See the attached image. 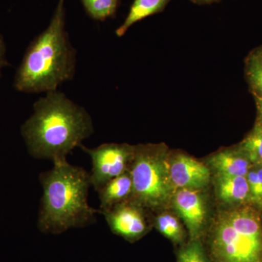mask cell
Listing matches in <instances>:
<instances>
[{
    "instance_id": "cell-20",
    "label": "cell",
    "mask_w": 262,
    "mask_h": 262,
    "mask_svg": "<svg viewBox=\"0 0 262 262\" xmlns=\"http://www.w3.org/2000/svg\"><path fill=\"white\" fill-rule=\"evenodd\" d=\"M5 54H6V46H5L3 37L0 35V77H1L2 70L3 67L8 64Z\"/></svg>"
},
{
    "instance_id": "cell-13",
    "label": "cell",
    "mask_w": 262,
    "mask_h": 262,
    "mask_svg": "<svg viewBox=\"0 0 262 262\" xmlns=\"http://www.w3.org/2000/svg\"><path fill=\"white\" fill-rule=\"evenodd\" d=\"M170 0H134L123 24L116 30L117 37H122L131 26L150 15L163 11Z\"/></svg>"
},
{
    "instance_id": "cell-12",
    "label": "cell",
    "mask_w": 262,
    "mask_h": 262,
    "mask_svg": "<svg viewBox=\"0 0 262 262\" xmlns=\"http://www.w3.org/2000/svg\"><path fill=\"white\" fill-rule=\"evenodd\" d=\"M217 195L227 204L249 203V187L246 177L217 176Z\"/></svg>"
},
{
    "instance_id": "cell-21",
    "label": "cell",
    "mask_w": 262,
    "mask_h": 262,
    "mask_svg": "<svg viewBox=\"0 0 262 262\" xmlns=\"http://www.w3.org/2000/svg\"><path fill=\"white\" fill-rule=\"evenodd\" d=\"M256 100V110H257V122L262 125V98Z\"/></svg>"
},
{
    "instance_id": "cell-6",
    "label": "cell",
    "mask_w": 262,
    "mask_h": 262,
    "mask_svg": "<svg viewBox=\"0 0 262 262\" xmlns=\"http://www.w3.org/2000/svg\"><path fill=\"white\" fill-rule=\"evenodd\" d=\"M80 147L89 155L92 160L90 180L91 186L97 192L108 181L128 171L135 146L124 144H103L94 149H89L82 144Z\"/></svg>"
},
{
    "instance_id": "cell-14",
    "label": "cell",
    "mask_w": 262,
    "mask_h": 262,
    "mask_svg": "<svg viewBox=\"0 0 262 262\" xmlns=\"http://www.w3.org/2000/svg\"><path fill=\"white\" fill-rule=\"evenodd\" d=\"M246 77L255 99L262 98V47L253 50L246 59Z\"/></svg>"
},
{
    "instance_id": "cell-4",
    "label": "cell",
    "mask_w": 262,
    "mask_h": 262,
    "mask_svg": "<svg viewBox=\"0 0 262 262\" xmlns=\"http://www.w3.org/2000/svg\"><path fill=\"white\" fill-rule=\"evenodd\" d=\"M248 205L222 212L213 226V262H262V220Z\"/></svg>"
},
{
    "instance_id": "cell-8",
    "label": "cell",
    "mask_w": 262,
    "mask_h": 262,
    "mask_svg": "<svg viewBox=\"0 0 262 262\" xmlns=\"http://www.w3.org/2000/svg\"><path fill=\"white\" fill-rule=\"evenodd\" d=\"M168 166L169 176L173 187L198 190L208 185L211 177L209 168L188 155L174 157Z\"/></svg>"
},
{
    "instance_id": "cell-19",
    "label": "cell",
    "mask_w": 262,
    "mask_h": 262,
    "mask_svg": "<svg viewBox=\"0 0 262 262\" xmlns=\"http://www.w3.org/2000/svg\"><path fill=\"white\" fill-rule=\"evenodd\" d=\"M178 262H208L204 251L198 241H192L186 247L181 250Z\"/></svg>"
},
{
    "instance_id": "cell-11",
    "label": "cell",
    "mask_w": 262,
    "mask_h": 262,
    "mask_svg": "<svg viewBox=\"0 0 262 262\" xmlns=\"http://www.w3.org/2000/svg\"><path fill=\"white\" fill-rule=\"evenodd\" d=\"M101 202L99 212L111 209L132 198L133 182L130 171L125 172L106 182L97 191Z\"/></svg>"
},
{
    "instance_id": "cell-7",
    "label": "cell",
    "mask_w": 262,
    "mask_h": 262,
    "mask_svg": "<svg viewBox=\"0 0 262 262\" xmlns=\"http://www.w3.org/2000/svg\"><path fill=\"white\" fill-rule=\"evenodd\" d=\"M142 207L144 206L130 199L101 213L104 215L114 233L128 241H136L148 229Z\"/></svg>"
},
{
    "instance_id": "cell-22",
    "label": "cell",
    "mask_w": 262,
    "mask_h": 262,
    "mask_svg": "<svg viewBox=\"0 0 262 262\" xmlns=\"http://www.w3.org/2000/svg\"><path fill=\"white\" fill-rule=\"evenodd\" d=\"M192 1L198 4H208V3H214L218 0H192Z\"/></svg>"
},
{
    "instance_id": "cell-16",
    "label": "cell",
    "mask_w": 262,
    "mask_h": 262,
    "mask_svg": "<svg viewBox=\"0 0 262 262\" xmlns=\"http://www.w3.org/2000/svg\"><path fill=\"white\" fill-rule=\"evenodd\" d=\"M86 13L96 20H105L116 13L119 0H81Z\"/></svg>"
},
{
    "instance_id": "cell-5",
    "label": "cell",
    "mask_w": 262,
    "mask_h": 262,
    "mask_svg": "<svg viewBox=\"0 0 262 262\" xmlns=\"http://www.w3.org/2000/svg\"><path fill=\"white\" fill-rule=\"evenodd\" d=\"M165 163L160 146H135L129 168L133 182L130 199L144 207H157L171 198L174 187Z\"/></svg>"
},
{
    "instance_id": "cell-10",
    "label": "cell",
    "mask_w": 262,
    "mask_h": 262,
    "mask_svg": "<svg viewBox=\"0 0 262 262\" xmlns=\"http://www.w3.org/2000/svg\"><path fill=\"white\" fill-rule=\"evenodd\" d=\"M217 176L246 177L253 164L241 148L222 150L208 161Z\"/></svg>"
},
{
    "instance_id": "cell-2",
    "label": "cell",
    "mask_w": 262,
    "mask_h": 262,
    "mask_svg": "<svg viewBox=\"0 0 262 262\" xmlns=\"http://www.w3.org/2000/svg\"><path fill=\"white\" fill-rule=\"evenodd\" d=\"M65 0H59L47 28L29 44L17 70L15 89L27 94L57 91L75 76L77 57L66 30Z\"/></svg>"
},
{
    "instance_id": "cell-15",
    "label": "cell",
    "mask_w": 262,
    "mask_h": 262,
    "mask_svg": "<svg viewBox=\"0 0 262 262\" xmlns=\"http://www.w3.org/2000/svg\"><path fill=\"white\" fill-rule=\"evenodd\" d=\"M239 147L247 155L254 165H262V125L256 122Z\"/></svg>"
},
{
    "instance_id": "cell-3",
    "label": "cell",
    "mask_w": 262,
    "mask_h": 262,
    "mask_svg": "<svg viewBox=\"0 0 262 262\" xmlns=\"http://www.w3.org/2000/svg\"><path fill=\"white\" fill-rule=\"evenodd\" d=\"M43 194L38 228L46 234H61L68 229L94 225L99 210L89 206L90 173L67 159L53 161L51 170L39 175Z\"/></svg>"
},
{
    "instance_id": "cell-17",
    "label": "cell",
    "mask_w": 262,
    "mask_h": 262,
    "mask_svg": "<svg viewBox=\"0 0 262 262\" xmlns=\"http://www.w3.org/2000/svg\"><path fill=\"white\" fill-rule=\"evenodd\" d=\"M156 227L160 233L174 243L182 241L184 232L182 226L173 215L169 213L160 215L156 220Z\"/></svg>"
},
{
    "instance_id": "cell-9",
    "label": "cell",
    "mask_w": 262,
    "mask_h": 262,
    "mask_svg": "<svg viewBox=\"0 0 262 262\" xmlns=\"http://www.w3.org/2000/svg\"><path fill=\"white\" fill-rule=\"evenodd\" d=\"M173 205L187 225L191 238L196 241L206 221V209L203 198L198 190L178 189L173 196Z\"/></svg>"
},
{
    "instance_id": "cell-1",
    "label": "cell",
    "mask_w": 262,
    "mask_h": 262,
    "mask_svg": "<svg viewBox=\"0 0 262 262\" xmlns=\"http://www.w3.org/2000/svg\"><path fill=\"white\" fill-rule=\"evenodd\" d=\"M34 113L21 127L31 156L37 159H67V155L94 132L85 108L63 93H46L34 103Z\"/></svg>"
},
{
    "instance_id": "cell-18",
    "label": "cell",
    "mask_w": 262,
    "mask_h": 262,
    "mask_svg": "<svg viewBox=\"0 0 262 262\" xmlns=\"http://www.w3.org/2000/svg\"><path fill=\"white\" fill-rule=\"evenodd\" d=\"M246 178L249 187V203L262 210V165H253Z\"/></svg>"
}]
</instances>
